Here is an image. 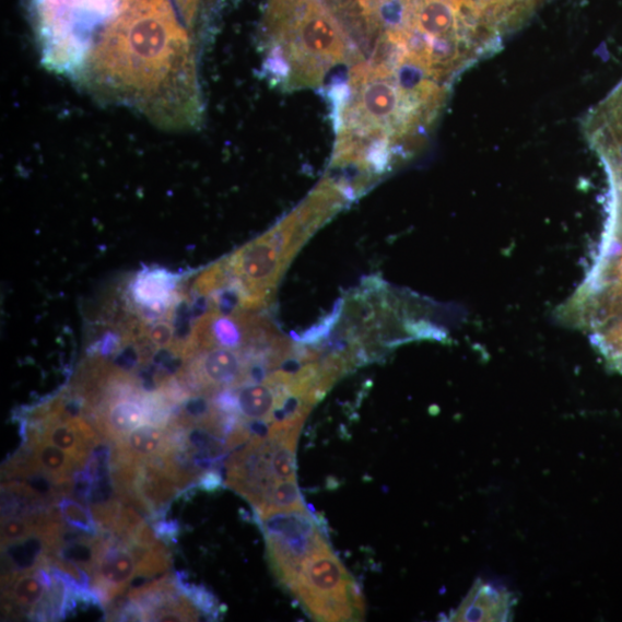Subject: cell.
Segmentation results:
<instances>
[{"mask_svg":"<svg viewBox=\"0 0 622 622\" xmlns=\"http://www.w3.org/2000/svg\"><path fill=\"white\" fill-rule=\"evenodd\" d=\"M173 327H171L167 321H161V324L149 329L148 338L154 345L164 348L169 344L171 339H173Z\"/></svg>","mask_w":622,"mask_h":622,"instance_id":"5bb4252c","label":"cell"},{"mask_svg":"<svg viewBox=\"0 0 622 622\" xmlns=\"http://www.w3.org/2000/svg\"><path fill=\"white\" fill-rule=\"evenodd\" d=\"M283 54L290 63L292 85L308 87L317 85L345 57V38L333 16L310 2L289 33Z\"/></svg>","mask_w":622,"mask_h":622,"instance_id":"277c9868","label":"cell"},{"mask_svg":"<svg viewBox=\"0 0 622 622\" xmlns=\"http://www.w3.org/2000/svg\"><path fill=\"white\" fill-rule=\"evenodd\" d=\"M513 0H478V4L483 8L488 7H503L510 4Z\"/></svg>","mask_w":622,"mask_h":622,"instance_id":"9a60e30c","label":"cell"},{"mask_svg":"<svg viewBox=\"0 0 622 622\" xmlns=\"http://www.w3.org/2000/svg\"><path fill=\"white\" fill-rule=\"evenodd\" d=\"M561 318L586 331L609 367L622 375V191H611L609 218L583 286Z\"/></svg>","mask_w":622,"mask_h":622,"instance_id":"7a4b0ae2","label":"cell"},{"mask_svg":"<svg viewBox=\"0 0 622 622\" xmlns=\"http://www.w3.org/2000/svg\"><path fill=\"white\" fill-rule=\"evenodd\" d=\"M175 285V277L163 269L144 272L133 285L134 302L150 314H161L168 307Z\"/></svg>","mask_w":622,"mask_h":622,"instance_id":"8fae6325","label":"cell"},{"mask_svg":"<svg viewBox=\"0 0 622 622\" xmlns=\"http://www.w3.org/2000/svg\"><path fill=\"white\" fill-rule=\"evenodd\" d=\"M414 23L423 35L421 39L425 45L427 63L431 42H450L448 37L458 28V14L450 0H423L415 11Z\"/></svg>","mask_w":622,"mask_h":622,"instance_id":"30bf717a","label":"cell"},{"mask_svg":"<svg viewBox=\"0 0 622 622\" xmlns=\"http://www.w3.org/2000/svg\"><path fill=\"white\" fill-rule=\"evenodd\" d=\"M138 561L130 547L113 538L92 575V590L105 607L130 589Z\"/></svg>","mask_w":622,"mask_h":622,"instance_id":"8992f818","label":"cell"},{"mask_svg":"<svg viewBox=\"0 0 622 622\" xmlns=\"http://www.w3.org/2000/svg\"><path fill=\"white\" fill-rule=\"evenodd\" d=\"M344 204L333 189L319 185L289 218L231 257L225 270L245 309H259L270 302L296 253Z\"/></svg>","mask_w":622,"mask_h":622,"instance_id":"6da1fadb","label":"cell"},{"mask_svg":"<svg viewBox=\"0 0 622 622\" xmlns=\"http://www.w3.org/2000/svg\"><path fill=\"white\" fill-rule=\"evenodd\" d=\"M38 512V510H37ZM35 513L2 519V547L25 539L36 530Z\"/></svg>","mask_w":622,"mask_h":622,"instance_id":"4fadbf2b","label":"cell"},{"mask_svg":"<svg viewBox=\"0 0 622 622\" xmlns=\"http://www.w3.org/2000/svg\"><path fill=\"white\" fill-rule=\"evenodd\" d=\"M259 519L271 570L284 588L308 558L329 545L324 528L308 508L277 510Z\"/></svg>","mask_w":622,"mask_h":622,"instance_id":"5b68a950","label":"cell"},{"mask_svg":"<svg viewBox=\"0 0 622 622\" xmlns=\"http://www.w3.org/2000/svg\"><path fill=\"white\" fill-rule=\"evenodd\" d=\"M286 589L316 621H356L364 617L359 586L330 544L308 558Z\"/></svg>","mask_w":622,"mask_h":622,"instance_id":"3957f363","label":"cell"},{"mask_svg":"<svg viewBox=\"0 0 622 622\" xmlns=\"http://www.w3.org/2000/svg\"><path fill=\"white\" fill-rule=\"evenodd\" d=\"M57 506L63 523L68 526L92 535L101 532L91 509L85 507L87 505L71 497H63L57 503Z\"/></svg>","mask_w":622,"mask_h":622,"instance_id":"7c38bea8","label":"cell"},{"mask_svg":"<svg viewBox=\"0 0 622 622\" xmlns=\"http://www.w3.org/2000/svg\"><path fill=\"white\" fill-rule=\"evenodd\" d=\"M110 445V462L142 465L168 453V427L148 422Z\"/></svg>","mask_w":622,"mask_h":622,"instance_id":"9c48e42d","label":"cell"},{"mask_svg":"<svg viewBox=\"0 0 622 622\" xmlns=\"http://www.w3.org/2000/svg\"><path fill=\"white\" fill-rule=\"evenodd\" d=\"M52 584L51 570L40 568L14 575L2 584V608L5 618H36Z\"/></svg>","mask_w":622,"mask_h":622,"instance_id":"52a82bcc","label":"cell"},{"mask_svg":"<svg viewBox=\"0 0 622 622\" xmlns=\"http://www.w3.org/2000/svg\"><path fill=\"white\" fill-rule=\"evenodd\" d=\"M517 605L516 595L506 589L478 580L450 621L491 622L508 621Z\"/></svg>","mask_w":622,"mask_h":622,"instance_id":"ba28073f","label":"cell"}]
</instances>
